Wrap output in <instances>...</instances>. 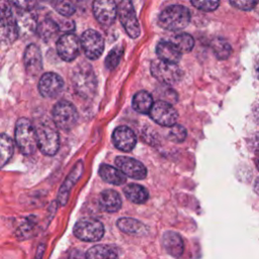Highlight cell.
<instances>
[{"label": "cell", "mask_w": 259, "mask_h": 259, "mask_svg": "<svg viewBox=\"0 0 259 259\" xmlns=\"http://www.w3.org/2000/svg\"><path fill=\"white\" fill-rule=\"evenodd\" d=\"M55 9L60 15L64 17H70L76 11V7L71 0H60L56 2Z\"/></svg>", "instance_id": "d6a6232c"}, {"label": "cell", "mask_w": 259, "mask_h": 259, "mask_svg": "<svg viewBox=\"0 0 259 259\" xmlns=\"http://www.w3.org/2000/svg\"><path fill=\"white\" fill-rule=\"evenodd\" d=\"M150 69L153 77L163 84H175L182 77V71L176 64L164 62L160 59L154 60L150 66Z\"/></svg>", "instance_id": "52a82bcc"}, {"label": "cell", "mask_w": 259, "mask_h": 259, "mask_svg": "<svg viewBox=\"0 0 259 259\" xmlns=\"http://www.w3.org/2000/svg\"><path fill=\"white\" fill-rule=\"evenodd\" d=\"M85 259H117V253L107 245H96L87 250Z\"/></svg>", "instance_id": "4316f807"}, {"label": "cell", "mask_w": 259, "mask_h": 259, "mask_svg": "<svg viewBox=\"0 0 259 259\" xmlns=\"http://www.w3.org/2000/svg\"><path fill=\"white\" fill-rule=\"evenodd\" d=\"M186 130L184 126L180 124H174L170 127V130L167 133V138L175 143H181L186 138Z\"/></svg>", "instance_id": "836d02e7"}, {"label": "cell", "mask_w": 259, "mask_h": 259, "mask_svg": "<svg viewBox=\"0 0 259 259\" xmlns=\"http://www.w3.org/2000/svg\"><path fill=\"white\" fill-rule=\"evenodd\" d=\"M230 2L236 8L245 11L252 10L257 4V0H230Z\"/></svg>", "instance_id": "8d00e7d4"}, {"label": "cell", "mask_w": 259, "mask_h": 259, "mask_svg": "<svg viewBox=\"0 0 259 259\" xmlns=\"http://www.w3.org/2000/svg\"><path fill=\"white\" fill-rule=\"evenodd\" d=\"M181 53H188L193 49L194 39L188 33H179L175 35L171 40Z\"/></svg>", "instance_id": "4dcf8cb0"}, {"label": "cell", "mask_w": 259, "mask_h": 259, "mask_svg": "<svg viewBox=\"0 0 259 259\" xmlns=\"http://www.w3.org/2000/svg\"><path fill=\"white\" fill-rule=\"evenodd\" d=\"M9 2L19 11L29 12L36 6L38 0H9Z\"/></svg>", "instance_id": "d590c367"}, {"label": "cell", "mask_w": 259, "mask_h": 259, "mask_svg": "<svg viewBox=\"0 0 259 259\" xmlns=\"http://www.w3.org/2000/svg\"><path fill=\"white\" fill-rule=\"evenodd\" d=\"M72 86L74 91L82 98L89 99L94 96L97 88V79L90 64L79 63L72 71Z\"/></svg>", "instance_id": "6da1fadb"}, {"label": "cell", "mask_w": 259, "mask_h": 259, "mask_svg": "<svg viewBox=\"0 0 259 259\" xmlns=\"http://www.w3.org/2000/svg\"><path fill=\"white\" fill-rule=\"evenodd\" d=\"M83 172V163L82 161L77 162V164L74 166L72 171L69 173L67 178L65 179L64 183L62 184L60 191L58 193V201L60 204L64 205L67 203L68 198H69V193L72 188V186L78 181V179L81 177Z\"/></svg>", "instance_id": "ac0fdd59"}, {"label": "cell", "mask_w": 259, "mask_h": 259, "mask_svg": "<svg viewBox=\"0 0 259 259\" xmlns=\"http://www.w3.org/2000/svg\"><path fill=\"white\" fill-rule=\"evenodd\" d=\"M116 225L120 231L130 235H142L146 231V226L133 218H120Z\"/></svg>", "instance_id": "484cf974"}, {"label": "cell", "mask_w": 259, "mask_h": 259, "mask_svg": "<svg viewBox=\"0 0 259 259\" xmlns=\"http://www.w3.org/2000/svg\"><path fill=\"white\" fill-rule=\"evenodd\" d=\"M117 15L125 32L132 38L140 35L141 28L134 5L131 0H121L117 6Z\"/></svg>", "instance_id": "ba28073f"}, {"label": "cell", "mask_w": 259, "mask_h": 259, "mask_svg": "<svg viewBox=\"0 0 259 259\" xmlns=\"http://www.w3.org/2000/svg\"><path fill=\"white\" fill-rule=\"evenodd\" d=\"M24 68L29 75L37 76L42 71V58L39 48L30 44L26 47L23 54Z\"/></svg>", "instance_id": "2e32d148"}, {"label": "cell", "mask_w": 259, "mask_h": 259, "mask_svg": "<svg viewBox=\"0 0 259 259\" xmlns=\"http://www.w3.org/2000/svg\"><path fill=\"white\" fill-rule=\"evenodd\" d=\"M253 68H254V74H255L256 78L259 79V54L254 58Z\"/></svg>", "instance_id": "ab89813d"}, {"label": "cell", "mask_w": 259, "mask_h": 259, "mask_svg": "<svg viewBox=\"0 0 259 259\" xmlns=\"http://www.w3.org/2000/svg\"><path fill=\"white\" fill-rule=\"evenodd\" d=\"M59 30L60 27L58 25V22H56L52 18H46L36 25L37 35L45 41H50L51 39H53L58 34Z\"/></svg>", "instance_id": "603a6c76"}, {"label": "cell", "mask_w": 259, "mask_h": 259, "mask_svg": "<svg viewBox=\"0 0 259 259\" xmlns=\"http://www.w3.org/2000/svg\"><path fill=\"white\" fill-rule=\"evenodd\" d=\"M31 11L25 12V11H19L18 16L16 17L17 20V27H18V32L19 34H29L36 30V25H35V19L34 17L30 14Z\"/></svg>", "instance_id": "83f0119b"}, {"label": "cell", "mask_w": 259, "mask_h": 259, "mask_svg": "<svg viewBox=\"0 0 259 259\" xmlns=\"http://www.w3.org/2000/svg\"><path fill=\"white\" fill-rule=\"evenodd\" d=\"M0 32L4 40L14 41L19 32L17 27L16 16L14 15L12 9L6 2L0 0Z\"/></svg>", "instance_id": "9c48e42d"}, {"label": "cell", "mask_w": 259, "mask_h": 259, "mask_svg": "<svg viewBox=\"0 0 259 259\" xmlns=\"http://www.w3.org/2000/svg\"><path fill=\"white\" fill-rule=\"evenodd\" d=\"M210 48L215 55V57L220 60H225L227 59L231 53H232V48L229 45V42L222 38V37H215L210 41Z\"/></svg>", "instance_id": "f546056e"}, {"label": "cell", "mask_w": 259, "mask_h": 259, "mask_svg": "<svg viewBox=\"0 0 259 259\" xmlns=\"http://www.w3.org/2000/svg\"><path fill=\"white\" fill-rule=\"evenodd\" d=\"M99 175L102 180L113 185H121L126 181L125 175L118 168L106 164L99 167Z\"/></svg>", "instance_id": "7402d4cb"}, {"label": "cell", "mask_w": 259, "mask_h": 259, "mask_svg": "<svg viewBox=\"0 0 259 259\" xmlns=\"http://www.w3.org/2000/svg\"><path fill=\"white\" fill-rule=\"evenodd\" d=\"M248 146L252 152H254L257 156H259V132L249 137Z\"/></svg>", "instance_id": "74e56055"}, {"label": "cell", "mask_w": 259, "mask_h": 259, "mask_svg": "<svg viewBox=\"0 0 259 259\" xmlns=\"http://www.w3.org/2000/svg\"><path fill=\"white\" fill-rule=\"evenodd\" d=\"M52 116L53 122L57 127L63 131H69L73 128L78 120V111L71 102L61 100L55 104Z\"/></svg>", "instance_id": "5b68a950"}, {"label": "cell", "mask_w": 259, "mask_h": 259, "mask_svg": "<svg viewBox=\"0 0 259 259\" xmlns=\"http://www.w3.org/2000/svg\"><path fill=\"white\" fill-rule=\"evenodd\" d=\"M123 54V49L121 47L113 48L105 58V66L108 70H113L120 62Z\"/></svg>", "instance_id": "1f68e13d"}, {"label": "cell", "mask_w": 259, "mask_h": 259, "mask_svg": "<svg viewBox=\"0 0 259 259\" xmlns=\"http://www.w3.org/2000/svg\"><path fill=\"white\" fill-rule=\"evenodd\" d=\"M15 142L20 152L30 156L37 149V138L35 127L26 117H20L15 124Z\"/></svg>", "instance_id": "3957f363"}, {"label": "cell", "mask_w": 259, "mask_h": 259, "mask_svg": "<svg viewBox=\"0 0 259 259\" xmlns=\"http://www.w3.org/2000/svg\"><path fill=\"white\" fill-rule=\"evenodd\" d=\"M92 11L95 19L100 24L109 26L117 16V5L114 0H94Z\"/></svg>", "instance_id": "4fadbf2b"}, {"label": "cell", "mask_w": 259, "mask_h": 259, "mask_svg": "<svg viewBox=\"0 0 259 259\" xmlns=\"http://www.w3.org/2000/svg\"><path fill=\"white\" fill-rule=\"evenodd\" d=\"M191 4L202 11H213L220 5V0H190Z\"/></svg>", "instance_id": "e575fe53"}, {"label": "cell", "mask_w": 259, "mask_h": 259, "mask_svg": "<svg viewBox=\"0 0 259 259\" xmlns=\"http://www.w3.org/2000/svg\"><path fill=\"white\" fill-rule=\"evenodd\" d=\"M253 189H254V191L259 195V176H258V177L255 179V181H254Z\"/></svg>", "instance_id": "b9f144b4"}, {"label": "cell", "mask_w": 259, "mask_h": 259, "mask_svg": "<svg viewBox=\"0 0 259 259\" xmlns=\"http://www.w3.org/2000/svg\"><path fill=\"white\" fill-rule=\"evenodd\" d=\"M81 42L78 36L72 32L61 35L57 40V53L66 62L74 61L80 54Z\"/></svg>", "instance_id": "8fae6325"}, {"label": "cell", "mask_w": 259, "mask_h": 259, "mask_svg": "<svg viewBox=\"0 0 259 259\" xmlns=\"http://www.w3.org/2000/svg\"><path fill=\"white\" fill-rule=\"evenodd\" d=\"M74 235L85 242L99 241L104 235V227L101 222L92 218H85L79 220L74 228Z\"/></svg>", "instance_id": "8992f818"}, {"label": "cell", "mask_w": 259, "mask_h": 259, "mask_svg": "<svg viewBox=\"0 0 259 259\" xmlns=\"http://www.w3.org/2000/svg\"><path fill=\"white\" fill-rule=\"evenodd\" d=\"M80 42L85 56L90 60L98 59L103 53V37L98 31L94 29L85 30L81 35Z\"/></svg>", "instance_id": "30bf717a"}, {"label": "cell", "mask_w": 259, "mask_h": 259, "mask_svg": "<svg viewBox=\"0 0 259 259\" xmlns=\"http://www.w3.org/2000/svg\"><path fill=\"white\" fill-rule=\"evenodd\" d=\"M35 127L37 148L46 156H54L60 148V136L54 122L42 121Z\"/></svg>", "instance_id": "277c9868"}, {"label": "cell", "mask_w": 259, "mask_h": 259, "mask_svg": "<svg viewBox=\"0 0 259 259\" xmlns=\"http://www.w3.org/2000/svg\"><path fill=\"white\" fill-rule=\"evenodd\" d=\"M190 12L182 5H171L166 7L159 16V25L167 30L178 31L184 29L190 22Z\"/></svg>", "instance_id": "7a4b0ae2"}, {"label": "cell", "mask_w": 259, "mask_h": 259, "mask_svg": "<svg viewBox=\"0 0 259 259\" xmlns=\"http://www.w3.org/2000/svg\"><path fill=\"white\" fill-rule=\"evenodd\" d=\"M123 193L128 200L138 204L145 203L149 198V192L144 186L140 184H127L123 188Z\"/></svg>", "instance_id": "cb8c5ba5"}, {"label": "cell", "mask_w": 259, "mask_h": 259, "mask_svg": "<svg viewBox=\"0 0 259 259\" xmlns=\"http://www.w3.org/2000/svg\"><path fill=\"white\" fill-rule=\"evenodd\" d=\"M14 144L12 139L5 135L0 134V169L3 168L13 155Z\"/></svg>", "instance_id": "f1b7e54d"}, {"label": "cell", "mask_w": 259, "mask_h": 259, "mask_svg": "<svg viewBox=\"0 0 259 259\" xmlns=\"http://www.w3.org/2000/svg\"><path fill=\"white\" fill-rule=\"evenodd\" d=\"M149 113L151 118L160 125L172 126L178 119L176 109L169 102L163 100L156 101Z\"/></svg>", "instance_id": "7c38bea8"}, {"label": "cell", "mask_w": 259, "mask_h": 259, "mask_svg": "<svg viewBox=\"0 0 259 259\" xmlns=\"http://www.w3.org/2000/svg\"><path fill=\"white\" fill-rule=\"evenodd\" d=\"M75 7H82V8H85L87 3H88V0H71Z\"/></svg>", "instance_id": "60d3db41"}, {"label": "cell", "mask_w": 259, "mask_h": 259, "mask_svg": "<svg viewBox=\"0 0 259 259\" xmlns=\"http://www.w3.org/2000/svg\"><path fill=\"white\" fill-rule=\"evenodd\" d=\"M252 113H253V117L256 121V123L259 125V100L256 101L252 107Z\"/></svg>", "instance_id": "f35d334b"}, {"label": "cell", "mask_w": 259, "mask_h": 259, "mask_svg": "<svg viewBox=\"0 0 259 259\" xmlns=\"http://www.w3.org/2000/svg\"><path fill=\"white\" fill-rule=\"evenodd\" d=\"M113 145L120 151L130 152L137 144V136L132 128L125 125L118 126L112 134Z\"/></svg>", "instance_id": "e0dca14e"}, {"label": "cell", "mask_w": 259, "mask_h": 259, "mask_svg": "<svg viewBox=\"0 0 259 259\" xmlns=\"http://www.w3.org/2000/svg\"><path fill=\"white\" fill-rule=\"evenodd\" d=\"M162 243L169 255L179 258L184 251V243L181 236L173 231H167L163 234Z\"/></svg>", "instance_id": "d6986e66"}, {"label": "cell", "mask_w": 259, "mask_h": 259, "mask_svg": "<svg viewBox=\"0 0 259 259\" xmlns=\"http://www.w3.org/2000/svg\"><path fill=\"white\" fill-rule=\"evenodd\" d=\"M153 104V97L147 91H139L133 97V107L139 113H149Z\"/></svg>", "instance_id": "d4e9b609"}, {"label": "cell", "mask_w": 259, "mask_h": 259, "mask_svg": "<svg viewBox=\"0 0 259 259\" xmlns=\"http://www.w3.org/2000/svg\"><path fill=\"white\" fill-rule=\"evenodd\" d=\"M99 207L106 212H115L121 206L120 195L112 189L102 191L98 198Z\"/></svg>", "instance_id": "44dd1931"}, {"label": "cell", "mask_w": 259, "mask_h": 259, "mask_svg": "<svg viewBox=\"0 0 259 259\" xmlns=\"http://www.w3.org/2000/svg\"><path fill=\"white\" fill-rule=\"evenodd\" d=\"M53 1H55V3H56V2H58V1H60V0H53Z\"/></svg>", "instance_id": "7bdbcfd3"}, {"label": "cell", "mask_w": 259, "mask_h": 259, "mask_svg": "<svg viewBox=\"0 0 259 259\" xmlns=\"http://www.w3.org/2000/svg\"><path fill=\"white\" fill-rule=\"evenodd\" d=\"M64 86L63 78L54 72L42 74L37 85L40 95L46 98L57 97L63 91Z\"/></svg>", "instance_id": "5bb4252c"}, {"label": "cell", "mask_w": 259, "mask_h": 259, "mask_svg": "<svg viewBox=\"0 0 259 259\" xmlns=\"http://www.w3.org/2000/svg\"><path fill=\"white\" fill-rule=\"evenodd\" d=\"M115 165L125 175L133 179L142 180L147 176V169L140 161L124 156H118L115 159Z\"/></svg>", "instance_id": "9a60e30c"}, {"label": "cell", "mask_w": 259, "mask_h": 259, "mask_svg": "<svg viewBox=\"0 0 259 259\" xmlns=\"http://www.w3.org/2000/svg\"><path fill=\"white\" fill-rule=\"evenodd\" d=\"M156 54L158 58L164 62L177 64L181 60L182 53L172 41L161 40L156 47Z\"/></svg>", "instance_id": "ffe728a7"}]
</instances>
